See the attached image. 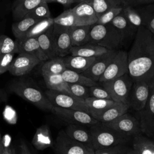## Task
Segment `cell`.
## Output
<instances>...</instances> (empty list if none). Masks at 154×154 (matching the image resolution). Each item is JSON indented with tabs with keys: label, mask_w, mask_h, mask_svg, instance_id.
<instances>
[{
	"label": "cell",
	"mask_w": 154,
	"mask_h": 154,
	"mask_svg": "<svg viewBox=\"0 0 154 154\" xmlns=\"http://www.w3.org/2000/svg\"><path fill=\"white\" fill-rule=\"evenodd\" d=\"M128 54L129 75L133 82L154 83V34L147 27L138 28Z\"/></svg>",
	"instance_id": "6da1fadb"
},
{
	"label": "cell",
	"mask_w": 154,
	"mask_h": 154,
	"mask_svg": "<svg viewBox=\"0 0 154 154\" xmlns=\"http://www.w3.org/2000/svg\"><path fill=\"white\" fill-rule=\"evenodd\" d=\"M124 7H135L139 5L149 4L154 2V0H120Z\"/></svg>",
	"instance_id": "7bdbcfd3"
},
{
	"label": "cell",
	"mask_w": 154,
	"mask_h": 154,
	"mask_svg": "<svg viewBox=\"0 0 154 154\" xmlns=\"http://www.w3.org/2000/svg\"><path fill=\"white\" fill-rule=\"evenodd\" d=\"M17 45V53L27 54L37 57L41 61H46L48 60L47 57L41 50L37 38L22 37L16 38Z\"/></svg>",
	"instance_id": "2e32d148"
},
{
	"label": "cell",
	"mask_w": 154,
	"mask_h": 154,
	"mask_svg": "<svg viewBox=\"0 0 154 154\" xmlns=\"http://www.w3.org/2000/svg\"><path fill=\"white\" fill-rule=\"evenodd\" d=\"M147 28L154 34V17L152 18L149 22Z\"/></svg>",
	"instance_id": "bcb514c9"
},
{
	"label": "cell",
	"mask_w": 154,
	"mask_h": 154,
	"mask_svg": "<svg viewBox=\"0 0 154 154\" xmlns=\"http://www.w3.org/2000/svg\"><path fill=\"white\" fill-rule=\"evenodd\" d=\"M55 2L63 5L64 7H69L75 3L74 0H55Z\"/></svg>",
	"instance_id": "f6af8a7d"
},
{
	"label": "cell",
	"mask_w": 154,
	"mask_h": 154,
	"mask_svg": "<svg viewBox=\"0 0 154 154\" xmlns=\"http://www.w3.org/2000/svg\"><path fill=\"white\" fill-rule=\"evenodd\" d=\"M124 7H117L115 8H112L107 12L103 14L100 16L97 20V22L96 23L97 24L101 25H106L108 23H111L112 20L123 11V8Z\"/></svg>",
	"instance_id": "ab89813d"
},
{
	"label": "cell",
	"mask_w": 154,
	"mask_h": 154,
	"mask_svg": "<svg viewBox=\"0 0 154 154\" xmlns=\"http://www.w3.org/2000/svg\"><path fill=\"white\" fill-rule=\"evenodd\" d=\"M90 3L98 18L112 8L124 7L120 0H91Z\"/></svg>",
	"instance_id": "4dcf8cb0"
},
{
	"label": "cell",
	"mask_w": 154,
	"mask_h": 154,
	"mask_svg": "<svg viewBox=\"0 0 154 154\" xmlns=\"http://www.w3.org/2000/svg\"><path fill=\"white\" fill-rule=\"evenodd\" d=\"M149 95V85L145 81L134 82L129 96L128 103L136 111L143 109Z\"/></svg>",
	"instance_id": "7c38bea8"
},
{
	"label": "cell",
	"mask_w": 154,
	"mask_h": 154,
	"mask_svg": "<svg viewBox=\"0 0 154 154\" xmlns=\"http://www.w3.org/2000/svg\"><path fill=\"white\" fill-rule=\"evenodd\" d=\"M141 134L154 140V83L149 85V95L146 106L137 111Z\"/></svg>",
	"instance_id": "5b68a950"
},
{
	"label": "cell",
	"mask_w": 154,
	"mask_h": 154,
	"mask_svg": "<svg viewBox=\"0 0 154 154\" xmlns=\"http://www.w3.org/2000/svg\"><path fill=\"white\" fill-rule=\"evenodd\" d=\"M8 88L11 92L43 111H51L53 108L45 92L29 81L23 79L14 80L10 84Z\"/></svg>",
	"instance_id": "7a4b0ae2"
},
{
	"label": "cell",
	"mask_w": 154,
	"mask_h": 154,
	"mask_svg": "<svg viewBox=\"0 0 154 154\" xmlns=\"http://www.w3.org/2000/svg\"><path fill=\"white\" fill-rule=\"evenodd\" d=\"M4 148H5V147H4L2 140V138H1V133H0V154H2V153Z\"/></svg>",
	"instance_id": "681fc988"
},
{
	"label": "cell",
	"mask_w": 154,
	"mask_h": 154,
	"mask_svg": "<svg viewBox=\"0 0 154 154\" xmlns=\"http://www.w3.org/2000/svg\"><path fill=\"white\" fill-rule=\"evenodd\" d=\"M54 23L66 28H71L75 26L76 19L72 8H68L64 10L60 15L54 18Z\"/></svg>",
	"instance_id": "836d02e7"
},
{
	"label": "cell",
	"mask_w": 154,
	"mask_h": 154,
	"mask_svg": "<svg viewBox=\"0 0 154 154\" xmlns=\"http://www.w3.org/2000/svg\"><path fill=\"white\" fill-rule=\"evenodd\" d=\"M90 89V97L102 99H108L112 100L111 96L108 92L102 87H99L98 85L92 86L89 87Z\"/></svg>",
	"instance_id": "60d3db41"
},
{
	"label": "cell",
	"mask_w": 154,
	"mask_h": 154,
	"mask_svg": "<svg viewBox=\"0 0 154 154\" xmlns=\"http://www.w3.org/2000/svg\"><path fill=\"white\" fill-rule=\"evenodd\" d=\"M45 93L53 106L81 111L89 114L88 108L84 99L67 93L49 89Z\"/></svg>",
	"instance_id": "8992f818"
},
{
	"label": "cell",
	"mask_w": 154,
	"mask_h": 154,
	"mask_svg": "<svg viewBox=\"0 0 154 154\" xmlns=\"http://www.w3.org/2000/svg\"><path fill=\"white\" fill-rule=\"evenodd\" d=\"M42 74L48 89L73 95L70 90L69 84L64 80L61 74Z\"/></svg>",
	"instance_id": "7402d4cb"
},
{
	"label": "cell",
	"mask_w": 154,
	"mask_h": 154,
	"mask_svg": "<svg viewBox=\"0 0 154 154\" xmlns=\"http://www.w3.org/2000/svg\"><path fill=\"white\" fill-rule=\"evenodd\" d=\"M111 23L121 34L124 40L131 36L134 32L136 28L126 19L122 11L112 20Z\"/></svg>",
	"instance_id": "f546056e"
},
{
	"label": "cell",
	"mask_w": 154,
	"mask_h": 154,
	"mask_svg": "<svg viewBox=\"0 0 154 154\" xmlns=\"http://www.w3.org/2000/svg\"><path fill=\"white\" fill-rule=\"evenodd\" d=\"M45 1H46L47 3H49V2H55V0H45Z\"/></svg>",
	"instance_id": "f5cc1de1"
},
{
	"label": "cell",
	"mask_w": 154,
	"mask_h": 154,
	"mask_svg": "<svg viewBox=\"0 0 154 154\" xmlns=\"http://www.w3.org/2000/svg\"><path fill=\"white\" fill-rule=\"evenodd\" d=\"M12 52L17 53V45L15 40L6 35H1L0 56Z\"/></svg>",
	"instance_id": "e575fe53"
},
{
	"label": "cell",
	"mask_w": 154,
	"mask_h": 154,
	"mask_svg": "<svg viewBox=\"0 0 154 154\" xmlns=\"http://www.w3.org/2000/svg\"><path fill=\"white\" fill-rule=\"evenodd\" d=\"M66 134L72 139L79 142L88 148L93 149L91 137L89 130L84 128L81 125L69 124L64 129Z\"/></svg>",
	"instance_id": "e0dca14e"
},
{
	"label": "cell",
	"mask_w": 154,
	"mask_h": 154,
	"mask_svg": "<svg viewBox=\"0 0 154 154\" xmlns=\"http://www.w3.org/2000/svg\"><path fill=\"white\" fill-rule=\"evenodd\" d=\"M66 69L63 57H55L45 61L42 67V73L62 74Z\"/></svg>",
	"instance_id": "1f68e13d"
},
{
	"label": "cell",
	"mask_w": 154,
	"mask_h": 154,
	"mask_svg": "<svg viewBox=\"0 0 154 154\" xmlns=\"http://www.w3.org/2000/svg\"><path fill=\"white\" fill-rule=\"evenodd\" d=\"M86 154H96V153L93 149H89Z\"/></svg>",
	"instance_id": "816d5d0a"
},
{
	"label": "cell",
	"mask_w": 154,
	"mask_h": 154,
	"mask_svg": "<svg viewBox=\"0 0 154 154\" xmlns=\"http://www.w3.org/2000/svg\"><path fill=\"white\" fill-rule=\"evenodd\" d=\"M32 143L38 150H44L52 145L51 134L47 126L43 125L37 129Z\"/></svg>",
	"instance_id": "cb8c5ba5"
},
{
	"label": "cell",
	"mask_w": 154,
	"mask_h": 154,
	"mask_svg": "<svg viewBox=\"0 0 154 154\" xmlns=\"http://www.w3.org/2000/svg\"><path fill=\"white\" fill-rule=\"evenodd\" d=\"M131 149L126 144H119L94 151L96 154H128Z\"/></svg>",
	"instance_id": "74e56055"
},
{
	"label": "cell",
	"mask_w": 154,
	"mask_h": 154,
	"mask_svg": "<svg viewBox=\"0 0 154 154\" xmlns=\"http://www.w3.org/2000/svg\"><path fill=\"white\" fill-rule=\"evenodd\" d=\"M2 154H15V151L13 149L9 147H5Z\"/></svg>",
	"instance_id": "7dc6e473"
},
{
	"label": "cell",
	"mask_w": 154,
	"mask_h": 154,
	"mask_svg": "<svg viewBox=\"0 0 154 154\" xmlns=\"http://www.w3.org/2000/svg\"><path fill=\"white\" fill-rule=\"evenodd\" d=\"M122 13L126 19L135 27L138 28L140 26H144L143 21L140 15L131 7H124Z\"/></svg>",
	"instance_id": "8d00e7d4"
},
{
	"label": "cell",
	"mask_w": 154,
	"mask_h": 154,
	"mask_svg": "<svg viewBox=\"0 0 154 154\" xmlns=\"http://www.w3.org/2000/svg\"><path fill=\"white\" fill-rule=\"evenodd\" d=\"M15 53H9L0 56V75L8 71L13 61Z\"/></svg>",
	"instance_id": "b9f144b4"
},
{
	"label": "cell",
	"mask_w": 154,
	"mask_h": 154,
	"mask_svg": "<svg viewBox=\"0 0 154 154\" xmlns=\"http://www.w3.org/2000/svg\"><path fill=\"white\" fill-rule=\"evenodd\" d=\"M26 16H29L38 20H42L51 17V14L49 9L48 3L46 1H43L34 8Z\"/></svg>",
	"instance_id": "d590c367"
},
{
	"label": "cell",
	"mask_w": 154,
	"mask_h": 154,
	"mask_svg": "<svg viewBox=\"0 0 154 154\" xmlns=\"http://www.w3.org/2000/svg\"><path fill=\"white\" fill-rule=\"evenodd\" d=\"M51 112L58 119L70 124L91 126L99 122L90 114L81 111L53 106Z\"/></svg>",
	"instance_id": "ba28073f"
},
{
	"label": "cell",
	"mask_w": 154,
	"mask_h": 154,
	"mask_svg": "<svg viewBox=\"0 0 154 154\" xmlns=\"http://www.w3.org/2000/svg\"><path fill=\"white\" fill-rule=\"evenodd\" d=\"M129 107L128 104L115 102L111 107L94 118L101 123H109L126 113Z\"/></svg>",
	"instance_id": "ffe728a7"
},
{
	"label": "cell",
	"mask_w": 154,
	"mask_h": 154,
	"mask_svg": "<svg viewBox=\"0 0 154 154\" xmlns=\"http://www.w3.org/2000/svg\"><path fill=\"white\" fill-rule=\"evenodd\" d=\"M89 149L69 137L64 130L58 132L54 146L55 154H86Z\"/></svg>",
	"instance_id": "8fae6325"
},
{
	"label": "cell",
	"mask_w": 154,
	"mask_h": 154,
	"mask_svg": "<svg viewBox=\"0 0 154 154\" xmlns=\"http://www.w3.org/2000/svg\"><path fill=\"white\" fill-rule=\"evenodd\" d=\"M6 94L2 90L0 89V103L4 101L6 99Z\"/></svg>",
	"instance_id": "c3c4849f"
},
{
	"label": "cell",
	"mask_w": 154,
	"mask_h": 154,
	"mask_svg": "<svg viewBox=\"0 0 154 154\" xmlns=\"http://www.w3.org/2000/svg\"><path fill=\"white\" fill-rule=\"evenodd\" d=\"M53 28L54 26L37 37L41 50L47 57L48 60L55 57L52 43Z\"/></svg>",
	"instance_id": "f1b7e54d"
},
{
	"label": "cell",
	"mask_w": 154,
	"mask_h": 154,
	"mask_svg": "<svg viewBox=\"0 0 154 154\" xmlns=\"http://www.w3.org/2000/svg\"><path fill=\"white\" fill-rule=\"evenodd\" d=\"M19 150H20L19 154H31V152L28 146L23 141H22L20 144Z\"/></svg>",
	"instance_id": "ee69618b"
},
{
	"label": "cell",
	"mask_w": 154,
	"mask_h": 154,
	"mask_svg": "<svg viewBox=\"0 0 154 154\" xmlns=\"http://www.w3.org/2000/svg\"><path fill=\"white\" fill-rule=\"evenodd\" d=\"M69 29V28L60 26L54 23L52 43L55 57H64L70 55V49L73 46Z\"/></svg>",
	"instance_id": "9c48e42d"
},
{
	"label": "cell",
	"mask_w": 154,
	"mask_h": 154,
	"mask_svg": "<svg viewBox=\"0 0 154 154\" xmlns=\"http://www.w3.org/2000/svg\"><path fill=\"white\" fill-rule=\"evenodd\" d=\"M45 0H16L12 6V15L15 21L25 17Z\"/></svg>",
	"instance_id": "d6986e66"
},
{
	"label": "cell",
	"mask_w": 154,
	"mask_h": 154,
	"mask_svg": "<svg viewBox=\"0 0 154 154\" xmlns=\"http://www.w3.org/2000/svg\"><path fill=\"white\" fill-rule=\"evenodd\" d=\"M40 62L41 61L34 55L18 54L17 57L13 60L8 72L13 76H22L28 73Z\"/></svg>",
	"instance_id": "5bb4252c"
},
{
	"label": "cell",
	"mask_w": 154,
	"mask_h": 154,
	"mask_svg": "<svg viewBox=\"0 0 154 154\" xmlns=\"http://www.w3.org/2000/svg\"><path fill=\"white\" fill-rule=\"evenodd\" d=\"M128 154H135L134 152V151H133V150H132V149H131V150L129 151V152Z\"/></svg>",
	"instance_id": "db71d44e"
},
{
	"label": "cell",
	"mask_w": 154,
	"mask_h": 154,
	"mask_svg": "<svg viewBox=\"0 0 154 154\" xmlns=\"http://www.w3.org/2000/svg\"><path fill=\"white\" fill-rule=\"evenodd\" d=\"M104 124L114 131L127 136L134 137L141 134L138 119L127 112L113 121Z\"/></svg>",
	"instance_id": "30bf717a"
},
{
	"label": "cell",
	"mask_w": 154,
	"mask_h": 154,
	"mask_svg": "<svg viewBox=\"0 0 154 154\" xmlns=\"http://www.w3.org/2000/svg\"><path fill=\"white\" fill-rule=\"evenodd\" d=\"M133 83L129 73L102 82V87L108 92L113 101L128 105L129 96Z\"/></svg>",
	"instance_id": "277c9868"
},
{
	"label": "cell",
	"mask_w": 154,
	"mask_h": 154,
	"mask_svg": "<svg viewBox=\"0 0 154 154\" xmlns=\"http://www.w3.org/2000/svg\"><path fill=\"white\" fill-rule=\"evenodd\" d=\"M96 57H83L69 55L63 57L66 69L82 73L94 62Z\"/></svg>",
	"instance_id": "ac0fdd59"
},
{
	"label": "cell",
	"mask_w": 154,
	"mask_h": 154,
	"mask_svg": "<svg viewBox=\"0 0 154 154\" xmlns=\"http://www.w3.org/2000/svg\"><path fill=\"white\" fill-rule=\"evenodd\" d=\"M64 80L70 84L82 85L88 87L97 85V82L85 76L81 73L69 69H66L61 74Z\"/></svg>",
	"instance_id": "4316f807"
},
{
	"label": "cell",
	"mask_w": 154,
	"mask_h": 154,
	"mask_svg": "<svg viewBox=\"0 0 154 154\" xmlns=\"http://www.w3.org/2000/svg\"><path fill=\"white\" fill-rule=\"evenodd\" d=\"M116 52V50H109L108 52L97 57L91 66L81 74L95 82H99L100 76L105 71Z\"/></svg>",
	"instance_id": "4fadbf2b"
},
{
	"label": "cell",
	"mask_w": 154,
	"mask_h": 154,
	"mask_svg": "<svg viewBox=\"0 0 154 154\" xmlns=\"http://www.w3.org/2000/svg\"><path fill=\"white\" fill-rule=\"evenodd\" d=\"M132 150L135 154H154V140L141 134L132 140Z\"/></svg>",
	"instance_id": "603a6c76"
},
{
	"label": "cell",
	"mask_w": 154,
	"mask_h": 154,
	"mask_svg": "<svg viewBox=\"0 0 154 154\" xmlns=\"http://www.w3.org/2000/svg\"><path fill=\"white\" fill-rule=\"evenodd\" d=\"M54 26V18L49 17L40 20L35 23L23 37L37 38Z\"/></svg>",
	"instance_id": "d6a6232c"
},
{
	"label": "cell",
	"mask_w": 154,
	"mask_h": 154,
	"mask_svg": "<svg viewBox=\"0 0 154 154\" xmlns=\"http://www.w3.org/2000/svg\"><path fill=\"white\" fill-rule=\"evenodd\" d=\"M39 20L32 17L26 16L18 21H15L11 26L12 32L15 38L23 37L28 30Z\"/></svg>",
	"instance_id": "83f0119b"
},
{
	"label": "cell",
	"mask_w": 154,
	"mask_h": 154,
	"mask_svg": "<svg viewBox=\"0 0 154 154\" xmlns=\"http://www.w3.org/2000/svg\"><path fill=\"white\" fill-rule=\"evenodd\" d=\"M91 26H73L69 28L72 46H79L87 44Z\"/></svg>",
	"instance_id": "484cf974"
},
{
	"label": "cell",
	"mask_w": 154,
	"mask_h": 154,
	"mask_svg": "<svg viewBox=\"0 0 154 154\" xmlns=\"http://www.w3.org/2000/svg\"><path fill=\"white\" fill-rule=\"evenodd\" d=\"M84 100L88 108L89 114L93 117L102 113L115 103L112 100L97 99L92 97H88Z\"/></svg>",
	"instance_id": "d4e9b609"
},
{
	"label": "cell",
	"mask_w": 154,
	"mask_h": 154,
	"mask_svg": "<svg viewBox=\"0 0 154 154\" xmlns=\"http://www.w3.org/2000/svg\"><path fill=\"white\" fill-rule=\"evenodd\" d=\"M91 0H74V2H76L77 4L84 3V2H88L90 3Z\"/></svg>",
	"instance_id": "f907efd6"
},
{
	"label": "cell",
	"mask_w": 154,
	"mask_h": 154,
	"mask_svg": "<svg viewBox=\"0 0 154 154\" xmlns=\"http://www.w3.org/2000/svg\"><path fill=\"white\" fill-rule=\"evenodd\" d=\"M76 26H91L95 24L98 17L90 3L84 2L72 8Z\"/></svg>",
	"instance_id": "9a60e30c"
},
{
	"label": "cell",
	"mask_w": 154,
	"mask_h": 154,
	"mask_svg": "<svg viewBox=\"0 0 154 154\" xmlns=\"http://www.w3.org/2000/svg\"><path fill=\"white\" fill-rule=\"evenodd\" d=\"M68 84L70 90L74 96L84 100L90 97L89 87L79 84L70 83Z\"/></svg>",
	"instance_id": "f35d334b"
},
{
	"label": "cell",
	"mask_w": 154,
	"mask_h": 154,
	"mask_svg": "<svg viewBox=\"0 0 154 154\" xmlns=\"http://www.w3.org/2000/svg\"><path fill=\"white\" fill-rule=\"evenodd\" d=\"M89 131L94 150L126 144L133 138L132 137L119 133L99 122L90 126Z\"/></svg>",
	"instance_id": "3957f363"
},
{
	"label": "cell",
	"mask_w": 154,
	"mask_h": 154,
	"mask_svg": "<svg viewBox=\"0 0 154 154\" xmlns=\"http://www.w3.org/2000/svg\"><path fill=\"white\" fill-rule=\"evenodd\" d=\"M109 51L100 46L87 43L79 46H73L70 49V55L83 57H97Z\"/></svg>",
	"instance_id": "44dd1931"
},
{
	"label": "cell",
	"mask_w": 154,
	"mask_h": 154,
	"mask_svg": "<svg viewBox=\"0 0 154 154\" xmlns=\"http://www.w3.org/2000/svg\"><path fill=\"white\" fill-rule=\"evenodd\" d=\"M128 71V54L125 51H117V52L108 66L99 82H103L120 77Z\"/></svg>",
	"instance_id": "52a82bcc"
}]
</instances>
